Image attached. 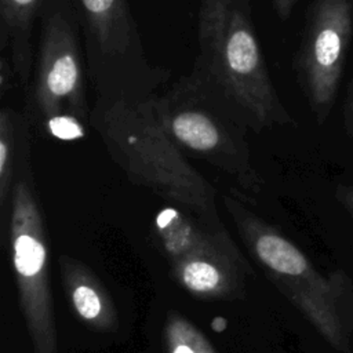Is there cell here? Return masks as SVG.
Listing matches in <instances>:
<instances>
[{
    "instance_id": "4",
    "label": "cell",
    "mask_w": 353,
    "mask_h": 353,
    "mask_svg": "<svg viewBox=\"0 0 353 353\" xmlns=\"http://www.w3.org/2000/svg\"><path fill=\"white\" fill-rule=\"evenodd\" d=\"M171 141L203 154H232L243 150L241 128L234 112L192 72L148 99Z\"/></svg>"
},
{
    "instance_id": "12",
    "label": "cell",
    "mask_w": 353,
    "mask_h": 353,
    "mask_svg": "<svg viewBox=\"0 0 353 353\" xmlns=\"http://www.w3.org/2000/svg\"><path fill=\"white\" fill-rule=\"evenodd\" d=\"M296 0H270L272 8L281 21H287L292 12Z\"/></svg>"
},
{
    "instance_id": "10",
    "label": "cell",
    "mask_w": 353,
    "mask_h": 353,
    "mask_svg": "<svg viewBox=\"0 0 353 353\" xmlns=\"http://www.w3.org/2000/svg\"><path fill=\"white\" fill-rule=\"evenodd\" d=\"M72 301L76 312L85 321H95L102 317L103 301L90 284L76 283L72 287Z\"/></svg>"
},
{
    "instance_id": "6",
    "label": "cell",
    "mask_w": 353,
    "mask_h": 353,
    "mask_svg": "<svg viewBox=\"0 0 353 353\" xmlns=\"http://www.w3.org/2000/svg\"><path fill=\"white\" fill-rule=\"evenodd\" d=\"M12 251L21 302L36 353H57L52 305L47 279V250L34 200L18 183L12 208Z\"/></svg>"
},
{
    "instance_id": "15",
    "label": "cell",
    "mask_w": 353,
    "mask_h": 353,
    "mask_svg": "<svg viewBox=\"0 0 353 353\" xmlns=\"http://www.w3.org/2000/svg\"><path fill=\"white\" fill-rule=\"evenodd\" d=\"M172 353H196L193 349V343L190 342H179L174 345Z\"/></svg>"
},
{
    "instance_id": "13",
    "label": "cell",
    "mask_w": 353,
    "mask_h": 353,
    "mask_svg": "<svg viewBox=\"0 0 353 353\" xmlns=\"http://www.w3.org/2000/svg\"><path fill=\"white\" fill-rule=\"evenodd\" d=\"M345 124L346 130L353 135V83L350 85L349 95L345 101Z\"/></svg>"
},
{
    "instance_id": "7",
    "label": "cell",
    "mask_w": 353,
    "mask_h": 353,
    "mask_svg": "<svg viewBox=\"0 0 353 353\" xmlns=\"http://www.w3.org/2000/svg\"><path fill=\"white\" fill-rule=\"evenodd\" d=\"M46 0H0V54H7L18 87L29 85L34 65V26Z\"/></svg>"
},
{
    "instance_id": "1",
    "label": "cell",
    "mask_w": 353,
    "mask_h": 353,
    "mask_svg": "<svg viewBox=\"0 0 353 353\" xmlns=\"http://www.w3.org/2000/svg\"><path fill=\"white\" fill-rule=\"evenodd\" d=\"M197 50L192 73L247 127L291 121L258 40L252 0H197Z\"/></svg>"
},
{
    "instance_id": "5",
    "label": "cell",
    "mask_w": 353,
    "mask_h": 353,
    "mask_svg": "<svg viewBox=\"0 0 353 353\" xmlns=\"http://www.w3.org/2000/svg\"><path fill=\"white\" fill-rule=\"evenodd\" d=\"M352 29V0H312L294 69L319 123L327 119L335 102Z\"/></svg>"
},
{
    "instance_id": "3",
    "label": "cell",
    "mask_w": 353,
    "mask_h": 353,
    "mask_svg": "<svg viewBox=\"0 0 353 353\" xmlns=\"http://www.w3.org/2000/svg\"><path fill=\"white\" fill-rule=\"evenodd\" d=\"M85 55L94 109L116 102L139 103L159 94L170 70L146 55L128 0H70Z\"/></svg>"
},
{
    "instance_id": "9",
    "label": "cell",
    "mask_w": 353,
    "mask_h": 353,
    "mask_svg": "<svg viewBox=\"0 0 353 353\" xmlns=\"http://www.w3.org/2000/svg\"><path fill=\"white\" fill-rule=\"evenodd\" d=\"M182 280L194 292H211L222 281V274L216 266L205 261H190L183 266Z\"/></svg>"
},
{
    "instance_id": "2",
    "label": "cell",
    "mask_w": 353,
    "mask_h": 353,
    "mask_svg": "<svg viewBox=\"0 0 353 353\" xmlns=\"http://www.w3.org/2000/svg\"><path fill=\"white\" fill-rule=\"evenodd\" d=\"M80 26L70 0H46L39 17L32 77L25 92L26 117L54 138L84 137L92 110Z\"/></svg>"
},
{
    "instance_id": "14",
    "label": "cell",
    "mask_w": 353,
    "mask_h": 353,
    "mask_svg": "<svg viewBox=\"0 0 353 353\" xmlns=\"http://www.w3.org/2000/svg\"><path fill=\"white\" fill-rule=\"evenodd\" d=\"M338 197L353 218V186H342L338 192Z\"/></svg>"
},
{
    "instance_id": "11",
    "label": "cell",
    "mask_w": 353,
    "mask_h": 353,
    "mask_svg": "<svg viewBox=\"0 0 353 353\" xmlns=\"http://www.w3.org/2000/svg\"><path fill=\"white\" fill-rule=\"evenodd\" d=\"M17 84V74L7 54H0V97H4Z\"/></svg>"
},
{
    "instance_id": "8",
    "label": "cell",
    "mask_w": 353,
    "mask_h": 353,
    "mask_svg": "<svg viewBox=\"0 0 353 353\" xmlns=\"http://www.w3.org/2000/svg\"><path fill=\"white\" fill-rule=\"evenodd\" d=\"M259 259L281 279H288L292 292H305L321 281L307 258L292 243L274 233H262L255 240Z\"/></svg>"
}]
</instances>
